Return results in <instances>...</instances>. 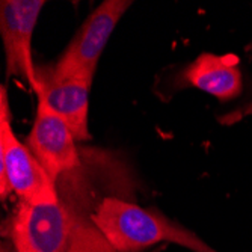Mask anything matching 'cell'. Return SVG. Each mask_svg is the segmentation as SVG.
Returning <instances> with one entry per match:
<instances>
[{
  "instance_id": "6da1fadb",
  "label": "cell",
  "mask_w": 252,
  "mask_h": 252,
  "mask_svg": "<svg viewBox=\"0 0 252 252\" xmlns=\"http://www.w3.org/2000/svg\"><path fill=\"white\" fill-rule=\"evenodd\" d=\"M91 222L113 252H137L160 242L199 252L205 243L181 225L115 196H107L97 205Z\"/></svg>"
},
{
  "instance_id": "ba28073f",
  "label": "cell",
  "mask_w": 252,
  "mask_h": 252,
  "mask_svg": "<svg viewBox=\"0 0 252 252\" xmlns=\"http://www.w3.org/2000/svg\"><path fill=\"white\" fill-rule=\"evenodd\" d=\"M239 62L240 59L231 53H202L186 68L181 79L219 101H230L242 93Z\"/></svg>"
},
{
  "instance_id": "277c9868",
  "label": "cell",
  "mask_w": 252,
  "mask_h": 252,
  "mask_svg": "<svg viewBox=\"0 0 252 252\" xmlns=\"http://www.w3.org/2000/svg\"><path fill=\"white\" fill-rule=\"evenodd\" d=\"M44 0H2L0 32H2L8 76L20 77L38 89L36 66L32 59V36Z\"/></svg>"
},
{
  "instance_id": "5b68a950",
  "label": "cell",
  "mask_w": 252,
  "mask_h": 252,
  "mask_svg": "<svg viewBox=\"0 0 252 252\" xmlns=\"http://www.w3.org/2000/svg\"><path fill=\"white\" fill-rule=\"evenodd\" d=\"M14 219L41 252H79L82 222L61 198L44 204L20 202Z\"/></svg>"
},
{
  "instance_id": "52a82bcc",
  "label": "cell",
  "mask_w": 252,
  "mask_h": 252,
  "mask_svg": "<svg viewBox=\"0 0 252 252\" xmlns=\"http://www.w3.org/2000/svg\"><path fill=\"white\" fill-rule=\"evenodd\" d=\"M36 97H42L65 121L76 141H88L91 137L88 130V106L93 80L77 76L61 77L53 73V68L44 66L36 68Z\"/></svg>"
},
{
  "instance_id": "8992f818",
  "label": "cell",
  "mask_w": 252,
  "mask_h": 252,
  "mask_svg": "<svg viewBox=\"0 0 252 252\" xmlns=\"http://www.w3.org/2000/svg\"><path fill=\"white\" fill-rule=\"evenodd\" d=\"M28 147L55 181L80 166L76 139L70 127L42 97H38L36 115L28 137Z\"/></svg>"
},
{
  "instance_id": "7a4b0ae2",
  "label": "cell",
  "mask_w": 252,
  "mask_h": 252,
  "mask_svg": "<svg viewBox=\"0 0 252 252\" xmlns=\"http://www.w3.org/2000/svg\"><path fill=\"white\" fill-rule=\"evenodd\" d=\"M15 192L21 202L44 204L59 199L56 181L39 163L28 145L21 144L11 127L6 89L0 103V193L2 199Z\"/></svg>"
},
{
  "instance_id": "3957f363",
  "label": "cell",
  "mask_w": 252,
  "mask_h": 252,
  "mask_svg": "<svg viewBox=\"0 0 252 252\" xmlns=\"http://www.w3.org/2000/svg\"><path fill=\"white\" fill-rule=\"evenodd\" d=\"M131 5L130 0H104L85 20L74 39L53 66V73L61 77L77 76L94 80L98 59L106 44Z\"/></svg>"
},
{
  "instance_id": "9c48e42d",
  "label": "cell",
  "mask_w": 252,
  "mask_h": 252,
  "mask_svg": "<svg viewBox=\"0 0 252 252\" xmlns=\"http://www.w3.org/2000/svg\"><path fill=\"white\" fill-rule=\"evenodd\" d=\"M11 239L15 248V252H41L33 242L29 239L25 228L20 225L15 219L12 220V228H11Z\"/></svg>"
},
{
  "instance_id": "30bf717a",
  "label": "cell",
  "mask_w": 252,
  "mask_h": 252,
  "mask_svg": "<svg viewBox=\"0 0 252 252\" xmlns=\"http://www.w3.org/2000/svg\"><path fill=\"white\" fill-rule=\"evenodd\" d=\"M199 252H218V251H215L212 246H209L207 243H204V246L201 248V251Z\"/></svg>"
}]
</instances>
